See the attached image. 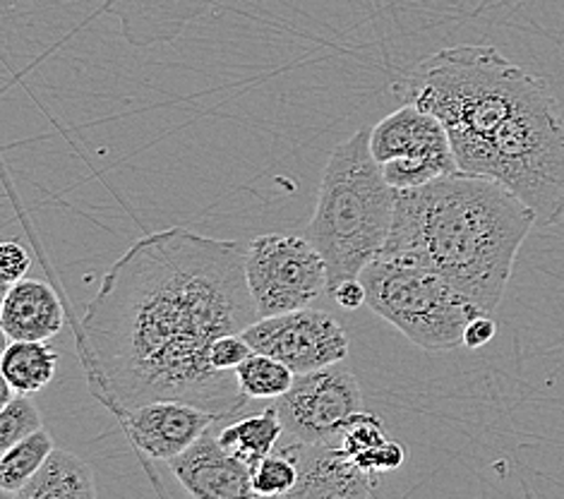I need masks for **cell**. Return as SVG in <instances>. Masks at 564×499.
<instances>
[{
	"label": "cell",
	"mask_w": 564,
	"mask_h": 499,
	"mask_svg": "<svg viewBox=\"0 0 564 499\" xmlns=\"http://www.w3.org/2000/svg\"><path fill=\"white\" fill-rule=\"evenodd\" d=\"M243 336L252 350L281 360L295 375L327 368L348 358V334L341 322L313 307L260 317Z\"/></svg>",
	"instance_id": "cell-10"
},
{
	"label": "cell",
	"mask_w": 564,
	"mask_h": 499,
	"mask_svg": "<svg viewBox=\"0 0 564 499\" xmlns=\"http://www.w3.org/2000/svg\"><path fill=\"white\" fill-rule=\"evenodd\" d=\"M286 435V433H284ZM279 449H284L295 466H299V482L289 497H372L378 492L380 476L362 470L341 444H307L286 435L279 440Z\"/></svg>",
	"instance_id": "cell-12"
},
{
	"label": "cell",
	"mask_w": 564,
	"mask_h": 499,
	"mask_svg": "<svg viewBox=\"0 0 564 499\" xmlns=\"http://www.w3.org/2000/svg\"><path fill=\"white\" fill-rule=\"evenodd\" d=\"M53 449H56V444L42 427L34 435L12 444L10 449L0 452V490L3 495L15 497L39 474V468L44 466Z\"/></svg>",
	"instance_id": "cell-18"
},
{
	"label": "cell",
	"mask_w": 564,
	"mask_h": 499,
	"mask_svg": "<svg viewBox=\"0 0 564 499\" xmlns=\"http://www.w3.org/2000/svg\"><path fill=\"white\" fill-rule=\"evenodd\" d=\"M246 274L260 317L311 307L329 293L327 262L307 238L264 234L248 242Z\"/></svg>",
	"instance_id": "cell-7"
},
{
	"label": "cell",
	"mask_w": 564,
	"mask_h": 499,
	"mask_svg": "<svg viewBox=\"0 0 564 499\" xmlns=\"http://www.w3.org/2000/svg\"><path fill=\"white\" fill-rule=\"evenodd\" d=\"M495 334H497V325H495L492 315L482 313V315H478V317L468 322V327L464 332V346L471 348V350L482 348L495 339Z\"/></svg>",
	"instance_id": "cell-25"
},
{
	"label": "cell",
	"mask_w": 564,
	"mask_h": 499,
	"mask_svg": "<svg viewBox=\"0 0 564 499\" xmlns=\"http://www.w3.org/2000/svg\"><path fill=\"white\" fill-rule=\"evenodd\" d=\"M284 423H281L279 411L274 409V403H270L264 411L260 413H250V415H238L234 421H228L219 430V440L224 447L238 456L246 466L254 468L262 458L270 456L279 440L284 437Z\"/></svg>",
	"instance_id": "cell-16"
},
{
	"label": "cell",
	"mask_w": 564,
	"mask_h": 499,
	"mask_svg": "<svg viewBox=\"0 0 564 499\" xmlns=\"http://www.w3.org/2000/svg\"><path fill=\"white\" fill-rule=\"evenodd\" d=\"M332 299L344 310H358L366 305V286H362L360 279H348L341 281L337 289H332Z\"/></svg>",
	"instance_id": "cell-26"
},
{
	"label": "cell",
	"mask_w": 564,
	"mask_h": 499,
	"mask_svg": "<svg viewBox=\"0 0 564 499\" xmlns=\"http://www.w3.org/2000/svg\"><path fill=\"white\" fill-rule=\"evenodd\" d=\"M286 435L307 444H341L354 415L366 411L348 358L295 375L284 397L272 401Z\"/></svg>",
	"instance_id": "cell-9"
},
{
	"label": "cell",
	"mask_w": 564,
	"mask_h": 499,
	"mask_svg": "<svg viewBox=\"0 0 564 499\" xmlns=\"http://www.w3.org/2000/svg\"><path fill=\"white\" fill-rule=\"evenodd\" d=\"M535 226V214L505 185L488 175L454 171L397 191L392 231L380 254L435 269L492 315Z\"/></svg>",
	"instance_id": "cell-2"
},
{
	"label": "cell",
	"mask_w": 564,
	"mask_h": 499,
	"mask_svg": "<svg viewBox=\"0 0 564 499\" xmlns=\"http://www.w3.org/2000/svg\"><path fill=\"white\" fill-rule=\"evenodd\" d=\"M18 499H94L97 480L91 466L65 449H53L39 474L15 495Z\"/></svg>",
	"instance_id": "cell-15"
},
{
	"label": "cell",
	"mask_w": 564,
	"mask_h": 499,
	"mask_svg": "<svg viewBox=\"0 0 564 499\" xmlns=\"http://www.w3.org/2000/svg\"><path fill=\"white\" fill-rule=\"evenodd\" d=\"M236 377L240 389H243V394L250 401H274L291 389L295 372L281 360L252 350L236 368Z\"/></svg>",
	"instance_id": "cell-19"
},
{
	"label": "cell",
	"mask_w": 564,
	"mask_h": 499,
	"mask_svg": "<svg viewBox=\"0 0 564 499\" xmlns=\"http://www.w3.org/2000/svg\"><path fill=\"white\" fill-rule=\"evenodd\" d=\"M543 77L523 70L495 46L462 44L425 56L399 79L394 94L445 126L459 169L512 116Z\"/></svg>",
	"instance_id": "cell-3"
},
{
	"label": "cell",
	"mask_w": 564,
	"mask_h": 499,
	"mask_svg": "<svg viewBox=\"0 0 564 499\" xmlns=\"http://www.w3.org/2000/svg\"><path fill=\"white\" fill-rule=\"evenodd\" d=\"M65 325L58 293L46 281L20 279L6 289L0 327L8 341H48Z\"/></svg>",
	"instance_id": "cell-14"
},
{
	"label": "cell",
	"mask_w": 564,
	"mask_h": 499,
	"mask_svg": "<svg viewBox=\"0 0 564 499\" xmlns=\"http://www.w3.org/2000/svg\"><path fill=\"white\" fill-rule=\"evenodd\" d=\"M132 447L154 462H171L226 417L185 401H152L116 415Z\"/></svg>",
	"instance_id": "cell-11"
},
{
	"label": "cell",
	"mask_w": 564,
	"mask_h": 499,
	"mask_svg": "<svg viewBox=\"0 0 564 499\" xmlns=\"http://www.w3.org/2000/svg\"><path fill=\"white\" fill-rule=\"evenodd\" d=\"M58 360L48 341H10L0 358V375L20 394H36L53 382Z\"/></svg>",
	"instance_id": "cell-17"
},
{
	"label": "cell",
	"mask_w": 564,
	"mask_h": 499,
	"mask_svg": "<svg viewBox=\"0 0 564 499\" xmlns=\"http://www.w3.org/2000/svg\"><path fill=\"white\" fill-rule=\"evenodd\" d=\"M488 175L527 205L539 226L564 221V120L550 87H541L459 169Z\"/></svg>",
	"instance_id": "cell-5"
},
{
	"label": "cell",
	"mask_w": 564,
	"mask_h": 499,
	"mask_svg": "<svg viewBox=\"0 0 564 499\" xmlns=\"http://www.w3.org/2000/svg\"><path fill=\"white\" fill-rule=\"evenodd\" d=\"M295 482H299V466L279 447L252 468L254 497H289Z\"/></svg>",
	"instance_id": "cell-20"
},
{
	"label": "cell",
	"mask_w": 564,
	"mask_h": 499,
	"mask_svg": "<svg viewBox=\"0 0 564 499\" xmlns=\"http://www.w3.org/2000/svg\"><path fill=\"white\" fill-rule=\"evenodd\" d=\"M217 427H209L191 447L171 458L173 476L195 499L254 497L252 468L224 447Z\"/></svg>",
	"instance_id": "cell-13"
},
{
	"label": "cell",
	"mask_w": 564,
	"mask_h": 499,
	"mask_svg": "<svg viewBox=\"0 0 564 499\" xmlns=\"http://www.w3.org/2000/svg\"><path fill=\"white\" fill-rule=\"evenodd\" d=\"M397 187L389 185L370 152V128L337 144L322 173L307 240L327 262L329 293L358 279L382 252L394 221Z\"/></svg>",
	"instance_id": "cell-4"
},
{
	"label": "cell",
	"mask_w": 564,
	"mask_h": 499,
	"mask_svg": "<svg viewBox=\"0 0 564 499\" xmlns=\"http://www.w3.org/2000/svg\"><path fill=\"white\" fill-rule=\"evenodd\" d=\"M392 437L387 435L380 417L368 411H360L358 415H354V421L346 427L341 449L351 456L356 464H360L362 458L370 456L375 449H380Z\"/></svg>",
	"instance_id": "cell-22"
},
{
	"label": "cell",
	"mask_w": 564,
	"mask_h": 499,
	"mask_svg": "<svg viewBox=\"0 0 564 499\" xmlns=\"http://www.w3.org/2000/svg\"><path fill=\"white\" fill-rule=\"evenodd\" d=\"M248 246L187 231L147 234L104 274L77 327L91 394L113 415L185 401L226 421L248 397L236 370L212 366V344L260 319L246 274Z\"/></svg>",
	"instance_id": "cell-1"
},
{
	"label": "cell",
	"mask_w": 564,
	"mask_h": 499,
	"mask_svg": "<svg viewBox=\"0 0 564 499\" xmlns=\"http://www.w3.org/2000/svg\"><path fill=\"white\" fill-rule=\"evenodd\" d=\"M30 252H26L20 242L8 240L0 246V281H3V289H10L12 283L24 279V274L30 272Z\"/></svg>",
	"instance_id": "cell-24"
},
{
	"label": "cell",
	"mask_w": 564,
	"mask_h": 499,
	"mask_svg": "<svg viewBox=\"0 0 564 499\" xmlns=\"http://www.w3.org/2000/svg\"><path fill=\"white\" fill-rule=\"evenodd\" d=\"M250 354H252V346L246 341L243 334H226L212 344L209 360L217 370L234 372Z\"/></svg>",
	"instance_id": "cell-23"
},
{
	"label": "cell",
	"mask_w": 564,
	"mask_h": 499,
	"mask_svg": "<svg viewBox=\"0 0 564 499\" xmlns=\"http://www.w3.org/2000/svg\"><path fill=\"white\" fill-rule=\"evenodd\" d=\"M42 427H44L42 411L34 406L30 394H20V391H15V397L6 403L3 413H0V452L10 449L12 444L34 435L36 430Z\"/></svg>",
	"instance_id": "cell-21"
},
{
	"label": "cell",
	"mask_w": 564,
	"mask_h": 499,
	"mask_svg": "<svg viewBox=\"0 0 564 499\" xmlns=\"http://www.w3.org/2000/svg\"><path fill=\"white\" fill-rule=\"evenodd\" d=\"M358 279L372 313L427 354L464 346L468 322L482 315L449 279L419 262L378 254Z\"/></svg>",
	"instance_id": "cell-6"
},
{
	"label": "cell",
	"mask_w": 564,
	"mask_h": 499,
	"mask_svg": "<svg viewBox=\"0 0 564 499\" xmlns=\"http://www.w3.org/2000/svg\"><path fill=\"white\" fill-rule=\"evenodd\" d=\"M370 152L384 181L397 191H411L459 171L445 126L413 104H401V109L370 128Z\"/></svg>",
	"instance_id": "cell-8"
}]
</instances>
